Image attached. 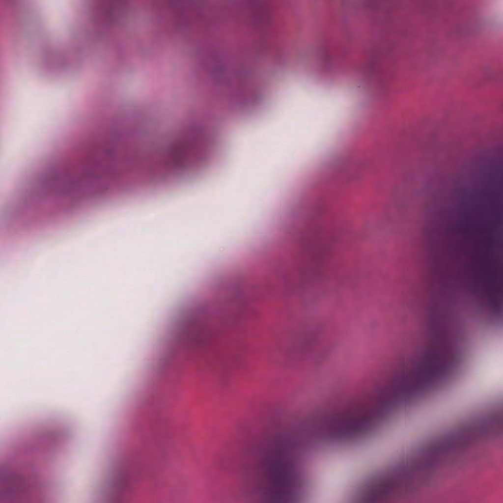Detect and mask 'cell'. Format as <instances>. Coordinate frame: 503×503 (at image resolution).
I'll return each instance as SVG.
<instances>
[{"mask_svg": "<svg viewBox=\"0 0 503 503\" xmlns=\"http://www.w3.org/2000/svg\"><path fill=\"white\" fill-rule=\"evenodd\" d=\"M74 429L61 417L45 416L17 426L5 442L0 482L11 494L46 499L58 493V482L73 444Z\"/></svg>", "mask_w": 503, "mask_h": 503, "instance_id": "6da1fadb", "label": "cell"}, {"mask_svg": "<svg viewBox=\"0 0 503 503\" xmlns=\"http://www.w3.org/2000/svg\"><path fill=\"white\" fill-rule=\"evenodd\" d=\"M399 220H400V217H399ZM400 227H401V224H400Z\"/></svg>", "mask_w": 503, "mask_h": 503, "instance_id": "7a4b0ae2", "label": "cell"}]
</instances>
